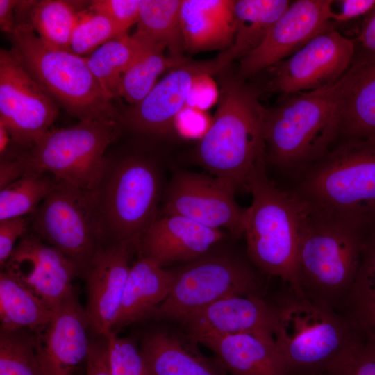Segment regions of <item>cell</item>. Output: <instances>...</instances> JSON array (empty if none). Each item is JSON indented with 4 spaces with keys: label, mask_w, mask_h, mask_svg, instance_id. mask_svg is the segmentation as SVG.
Returning a JSON list of instances; mask_svg holds the SVG:
<instances>
[{
    "label": "cell",
    "mask_w": 375,
    "mask_h": 375,
    "mask_svg": "<svg viewBox=\"0 0 375 375\" xmlns=\"http://www.w3.org/2000/svg\"><path fill=\"white\" fill-rule=\"evenodd\" d=\"M292 177L305 211L375 224V138L343 139Z\"/></svg>",
    "instance_id": "cell-1"
},
{
    "label": "cell",
    "mask_w": 375,
    "mask_h": 375,
    "mask_svg": "<svg viewBox=\"0 0 375 375\" xmlns=\"http://www.w3.org/2000/svg\"><path fill=\"white\" fill-rule=\"evenodd\" d=\"M300 207L297 254L300 293L346 313L370 226L312 214Z\"/></svg>",
    "instance_id": "cell-2"
},
{
    "label": "cell",
    "mask_w": 375,
    "mask_h": 375,
    "mask_svg": "<svg viewBox=\"0 0 375 375\" xmlns=\"http://www.w3.org/2000/svg\"><path fill=\"white\" fill-rule=\"evenodd\" d=\"M267 112L242 79L224 80L214 119L195 150L199 165L235 190L246 189L251 168L266 156Z\"/></svg>",
    "instance_id": "cell-3"
},
{
    "label": "cell",
    "mask_w": 375,
    "mask_h": 375,
    "mask_svg": "<svg viewBox=\"0 0 375 375\" xmlns=\"http://www.w3.org/2000/svg\"><path fill=\"white\" fill-rule=\"evenodd\" d=\"M274 302L278 315L274 338L292 375L331 372L362 334L349 315L290 288Z\"/></svg>",
    "instance_id": "cell-4"
},
{
    "label": "cell",
    "mask_w": 375,
    "mask_h": 375,
    "mask_svg": "<svg viewBox=\"0 0 375 375\" xmlns=\"http://www.w3.org/2000/svg\"><path fill=\"white\" fill-rule=\"evenodd\" d=\"M266 162V156L260 158L247 179L246 190L252 195L244 225L247 256L260 272L280 278L288 288L300 292L297 254L301 207L288 190L270 181Z\"/></svg>",
    "instance_id": "cell-5"
},
{
    "label": "cell",
    "mask_w": 375,
    "mask_h": 375,
    "mask_svg": "<svg viewBox=\"0 0 375 375\" xmlns=\"http://www.w3.org/2000/svg\"><path fill=\"white\" fill-rule=\"evenodd\" d=\"M161 178L156 165L140 156L109 159L89 191L101 244L138 245L157 217Z\"/></svg>",
    "instance_id": "cell-6"
},
{
    "label": "cell",
    "mask_w": 375,
    "mask_h": 375,
    "mask_svg": "<svg viewBox=\"0 0 375 375\" xmlns=\"http://www.w3.org/2000/svg\"><path fill=\"white\" fill-rule=\"evenodd\" d=\"M337 82V81H336ZM288 96L267 112L266 160L293 176L324 156L338 137L337 83Z\"/></svg>",
    "instance_id": "cell-7"
},
{
    "label": "cell",
    "mask_w": 375,
    "mask_h": 375,
    "mask_svg": "<svg viewBox=\"0 0 375 375\" xmlns=\"http://www.w3.org/2000/svg\"><path fill=\"white\" fill-rule=\"evenodd\" d=\"M11 49L45 93L80 121L117 120L112 99L90 71L85 57L46 46L28 22L10 35Z\"/></svg>",
    "instance_id": "cell-8"
},
{
    "label": "cell",
    "mask_w": 375,
    "mask_h": 375,
    "mask_svg": "<svg viewBox=\"0 0 375 375\" xmlns=\"http://www.w3.org/2000/svg\"><path fill=\"white\" fill-rule=\"evenodd\" d=\"M170 271L169 294L149 317L176 323L227 297H263V284L253 267L229 252L208 253Z\"/></svg>",
    "instance_id": "cell-9"
},
{
    "label": "cell",
    "mask_w": 375,
    "mask_h": 375,
    "mask_svg": "<svg viewBox=\"0 0 375 375\" xmlns=\"http://www.w3.org/2000/svg\"><path fill=\"white\" fill-rule=\"evenodd\" d=\"M117 120H84L67 128L50 129L22 156L28 170L51 174L58 180L90 191L106 162L105 152L119 132Z\"/></svg>",
    "instance_id": "cell-10"
},
{
    "label": "cell",
    "mask_w": 375,
    "mask_h": 375,
    "mask_svg": "<svg viewBox=\"0 0 375 375\" xmlns=\"http://www.w3.org/2000/svg\"><path fill=\"white\" fill-rule=\"evenodd\" d=\"M32 232L73 261L84 274L101 245L89 191L59 181L30 215Z\"/></svg>",
    "instance_id": "cell-11"
},
{
    "label": "cell",
    "mask_w": 375,
    "mask_h": 375,
    "mask_svg": "<svg viewBox=\"0 0 375 375\" xmlns=\"http://www.w3.org/2000/svg\"><path fill=\"white\" fill-rule=\"evenodd\" d=\"M58 106L26 70L10 49L0 50V122L15 144L26 151L51 129Z\"/></svg>",
    "instance_id": "cell-12"
},
{
    "label": "cell",
    "mask_w": 375,
    "mask_h": 375,
    "mask_svg": "<svg viewBox=\"0 0 375 375\" xmlns=\"http://www.w3.org/2000/svg\"><path fill=\"white\" fill-rule=\"evenodd\" d=\"M235 191L212 175L178 172L167 190L163 215L183 216L240 237L244 235L247 208L237 203Z\"/></svg>",
    "instance_id": "cell-13"
},
{
    "label": "cell",
    "mask_w": 375,
    "mask_h": 375,
    "mask_svg": "<svg viewBox=\"0 0 375 375\" xmlns=\"http://www.w3.org/2000/svg\"><path fill=\"white\" fill-rule=\"evenodd\" d=\"M354 56V42L331 29L272 66L270 88L285 95L324 88L341 78Z\"/></svg>",
    "instance_id": "cell-14"
},
{
    "label": "cell",
    "mask_w": 375,
    "mask_h": 375,
    "mask_svg": "<svg viewBox=\"0 0 375 375\" xmlns=\"http://www.w3.org/2000/svg\"><path fill=\"white\" fill-rule=\"evenodd\" d=\"M331 0H297L270 27L261 44L240 60L242 79L290 57L319 34L333 29Z\"/></svg>",
    "instance_id": "cell-15"
},
{
    "label": "cell",
    "mask_w": 375,
    "mask_h": 375,
    "mask_svg": "<svg viewBox=\"0 0 375 375\" xmlns=\"http://www.w3.org/2000/svg\"><path fill=\"white\" fill-rule=\"evenodd\" d=\"M3 269L19 279L53 312L74 291L72 281L81 274L73 261L33 232L20 238Z\"/></svg>",
    "instance_id": "cell-16"
},
{
    "label": "cell",
    "mask_w": 375,
    "mask_h": 375,
    "mask_svg": "<svg viewBox=\"0 0 375 375\" xmlns=\"http://www.w3.org/2000/svg\"><path fill=\"white\" fill-rule=\"evenodd\" d=\"M212 60L187 61L173 68L138 104L126 109L118 122L139 133L161 136L169 133L175 119L188 103L196 80L214 74Z\"/></svg>",
    "instance_id": "cell-17"
},
{
    "label": "cell",
    "mask_w": 375,
    "mask_h": 375,
    "mask_svg": "<svg viewBox=\"0 0 375 375\" xmlns=\"http://www.w3.org/2000/svg\"><path fill=\"white\" fill-rule=\"evenodd\" d=\"M278 315L274 302L260 296L230 297L183 317L176 323L192 342L203 336L255 333L274 337Z\"/></svg>",
    "instance_id": "cell-18"
},
{
    "label": "cell",
    "mask_w": 375,
    "mask_h": 375,
    "mask_svg": "<svg viewBox=\"0 0 375 375\" xmlns=\"http://www.w3.org/2000/svg\"><path fill=\"white\" fill-rule=\"evenodd\" d=\"M131 247L126 242L99 245L83 274L88 292L85 313L94 336L112 331L131 268Z\"/></svg>",
    "instance_id": "cell-19"
},
{
    "label": "cell",
    "mask_w": 375,
    "mask_h": 375,
    "mask_svg": "<svg viewBox=\"0 0 375 375\" xmlns=\"http://www.w3.org/2000/svg\"><path fill=\"white\" fill-rule=\"evenodd\" d=\"M85 309L74 291L54 311L37 337V353L44 375H72L87 359L90 340Z\"/></svg>",
    "instance_id": "cell-20"
},
{
    "label": "cell",
    "mask_w": 375,
    "mask_h": 375,
    "mask_svg": "<svg viewBox=\"0 0 375 375\" xmlns=\"http://www.w3.org/2000/svg\"><path fill=\"white\" fill-rule=\"evenodd\" d=\"M224 236L221 230L183 216L167 215L156 217L138 247L141 257L163 268L206 255Z\"/></svg>",
    "instance_id": "cell-21"
},
{
    "label": "cell",
    "mask_w": 375,
    "mask_h": 375,
    "mask_svg": "<svg viewBox=\"0 0 375 375\" xmlns=\"http://www.w3.org/2000/svg\"><path fill=\"white\" fill-rule=\"evenodd\" d=\"M336 83L338 137L375 138V54L366 50L354 56Z\"/></svg>",
    "instance_id": "cell-22"
},
{
    "label": "cell",
    "mask_w": 375,
    "mask_h": 375,
    "mask_svg": "<svg viewBox=\"0 0 375 375\" xmlns=\"http://www.w3.org/2000/svg\"><path fill=\"white\" fill-rule=\"evenodd\" d=\"M196 343L208 348L231 375H292L272 335H208Z\"/></svg>",
    "instance_id": "cell-23"
},
{
    "label": "cell",
    "mask_w": 375,
    "mask_h": 375,
    "mask_svg": "<svg viewBox=\"0 0 375 375\" xmlns=\"http://www.w3.org/2000/svg\"><path fill=\"white\" fill-rule=\"evenodd\" d=\"M185 338L165 329L143 335L140 349L151 375H227L217 358L204 356Z\"/></svg>",
    "instance_id": "cell-24"
},
{
    "label": "cell",
    "mask_w": 375,
    "mask_h": 375,
    "mask_svg": "<svg viewBox=\"0 0 375 375\" xmlns=\"http://www.w3.org/2000/svg\"><path fill=\"white\" fill-rule=\"evenodd\" d=\"M235 1L181 0L185 49L191 52L228 49L235 33Z\"/></svg>",
    "instance_id": "cell-25"
},
{
    "label": "cell",
    "mask_w": 375,
    "mask_h": 375,
    "mask_svg": "<svg viewBox=\"0 0 375 375\" xmlns=\"http://www.w3.org/2000/svg\"><path fill=\"white\" fill-rule=\"evenodd\" d=\"M171 271L143 258L131 266L112 331L149 317L169 294Z\"/></svg>",
    "instance_id": "cell-26"
},
{
    "label": "cell",
    "mask_w": 375,
    "mask_h": 375,
    "mask_svg": "<svg viewBox=\"0 0 375 375\" xmlns=\"http://www.w3.org/2000/svg\"><path fill=\"white\" fill-rule=\"evenodd\" d=\"M290 4L288 0L235 1V36L231 45L212 59L215 74L256 49Z\"/></svg>",
    "instance_id": "cell-27"
},
{
    "label": "cell",
    "mask_w": 375,
    "mask_h": 375,
    "mask_svg": "<svg viewBox=\"0 0 375 375\" xmlns=\"http://www.w3.org/2000/svg\"><path fill=\"white\" fill-rule=\"evenodd\" d=\"M54 312L15 276L6 269L0 273L1 328L42 331Z\"/></svg>",
    "instance_id": "cell-28"
},
{
    "label": "cell",
    "mask_w": 375,
    "mask_h": 375,
    "mask_svg": "<svg viewBox=\"0 0 375 375\" xmlns=\"http://www.w3.org/2000/svg\"><path fill=\"white\" fill-rule=\"evenodd\" d=\"M151 43L135 32L121 34L103 44L86 58L88 67L99 84L112 99L119 97L120 80L124 72Z\"/></svg>",
    "instance_id": "cell-29"
},
{
    "label": "cell",
    "mask_w": 375,
    "mask_h": 375,
    "mask_svg": "<svg viewBox=\"0 0 375 375\" xmlns=\"http://www.w3.org/2000/svg\"><path fill=\"white\" fill-rule=\"evenodd\" d=\"M82 4L83 1H35L28 10L27 22L46 46L71 51V39Z\"/></svg>",
    "instance_id": "cell-30"
},
{
    "label": "cell",
    "mask_w": 375,
    "mask_h": 375,
    "mask_svg": "<svg viewBox=\"0 0 375 375\" xmlns=\"http://www.w3.org/2000/svg\"><path fill=\"white\" fill-rule=\"evenodd\" d=\"M181 0H141L136 32L153 42L163 45L170 57L184 59Z\"/></svg>",
    "instance_id": "cell-31"
},
{
    "label": "cell",
    "mask_w": 375,
    "mask_h": 375,
    "mask_svg": "<svg viewBox=\"0 0 375 375\" xmlns=\"http://www.w3.org/2000/svg\"><path fill=\"white\" fill-rule=\"evenodd\" d=\"M346 313L362 331L375 337V224L369 227L366 234Z\"/></svg>",
    "instance_id": "cell-32"
},
{
    "label": "cell",
    "mask_w": 375,
    "mask_h": 375,
    "mask_svg": "<svg viewBox=\"0 0 375 375\" xmlns=\"http://www.w3.org/2000/svg\"><path fill=\"white\" fill-rule=\"evenodd\" d=\"M166 48L158 43L149 44L122 75L119 97L131 106L138 104L156 84V79L165 69L178 67L187 60L165 56Z\"/></svg>",
    "instance_id": "cell-33"
},
{
    "label": "cell",
    "mask_w": 375,
    "mask_h": 375,
    "mask_svg": "<svg viewBox=\"0 0 375 375\" xmlns=\"http://www.w3.org/2000/svg\"><path fill=\"white\" fill-rule=\"evenodd\" d=\"M58 181L49 172L27 171L0 190V220L31 215Z\"/></svg>",
    "instance_id": "cell-34"
},
{
    "label": "cell",
    "mask_w": 375,
    "mask_h": 375,
    "mask_svg": "<svg viewBox=\"0 0 375 375\" xmlns=\"http://www.w3.org/2000/svg\"><path fill=\"white\" fill-rule=\"evenodd\" d=\"M0 375H44L35 332L0 328Z\"/></svg>",
    "instance_id": "cell-35"
},
{
    "label": "cell",
    "mask_w": 375,
    "mask_h": 375,
    "mask_svg": "<svg viewBox=\"0 0 375 375\" xmlns=\"http://www.w3.org/2000/svg\"><path fill=\"white\" fill-rule=\"evenodd\" d=\"M124 33L108 17L88 8L82 9L72 33L70 49L78 56L90 55L103 44Z\"/></svg>",
    "instance_id": "cell-36"
},
{
    "label": "cell",
    "mask_w": 375,
    "mask_h": 375,
    "mask_svg": "<svg viewBox=\"0 0 375 375\" xmlns=\"http://www.w3.org/2000/svg\"><path fill=\"white\" fill-rule=\"evenodd\" d=\"M112 375H151L141 354L140 345L131 338H122L115 331L106 335Z\"/></svg>",
    "instance_id": "cell-37"
},
{
    "label": "cell",
    "mask_w": 375,
    "mask_h": 375,
    "mask_svg": "<svg viewBox=\"0 0 375 375\" xmlns=\"http://www.w3.org/2000/svg\"><path fill=\"white\" fill-rule=\"evenodd\" d=\"M329 375H375V337L362 331L353 348Z\"/></svg>",
    "instance_id": "cell-38"
},
{
    "label": "cell",
    "mask_w": 375,
    "mask_h": 375,
    "mask_svg": "<svg viewBox=\"0 0 375 375\" xmlns=\"http://www.w3.org/2000/svg\"><path fill=\"white\" fill-rule=\"evenodd\" d=\"M141 0H94L88 8L101 13L114 22L124 32L138 23Z\"/></svg>",
    "instance_id": "cell-39"
},
{
    "label": "cell",
    "mask_w": 375,
    "mask_h": 375,
    "mask_svg": "<svg viewBox=\"0 0 375 375\" xmlns=\"http://www.w3.org/2000/svg\"><path fill=\"white\" fill-rule=\"evenodd\" d=\"M28 221L24 217L0 220V266L3 269L12 253L15 242L28 231Z\"/></svg>",
    "instance_id": "cell-40"
},
{
    "label": "cell",
    "mask_w": 375,
    "mask_h": 375,
    "mask_svg": "<svg viewBox=\"0 0 375 375\" xmlns=\"http://www.w3.org/2000/svg\"><path fill=\"white\" fill-rule=\"evenodd\" d=\"M90 340L86 375H112L109 360V343L106 335L94 336Z\"/></svg>",
    "instance_id": "cell-41"
},
{
    "label": "cell",
    "mask_w": 375,
    "mask_h": 375,
    "mask_svg": "<svg viewBox=\"0 0 375 375\" xmlns=\"http://www.w3.org/2000/svg\"><path fill=\"white\" fill-rule=\"evenodd\" d=\"M338 12H333L331 20L345 22L371 11L375 7V0H342Z\"/></svg>",
    "instance_id": "cell-42"
},
{
    "label": "cell",
    "mask_w": 375,
    "mask_h": 375,
    "mask_svg": "<svg viewBox=\"0 0 375 375\" xmlns=\"http://www.w3.org/2000/svg\"><path fill=\"white\" fill-rule=\"evenodd\" d=\"M208 76H200L194 82L188 100L191 107L204 108L212 103L215 90L214 87L206 81Z\"/></svg>",
    "instance_id": "cell-43"
},
{
    "label": "cell",
    "mask_w": 375,
    "mask_h": 375,
    "mask_svg": "<svg viewBox=\"0 0 375 375\" xmlns=\"http://www.w3.org/2000/svg\"><path fill=\"white\" fill-rule=\"evenodd\" d=\"M26 172L22 156L0 160V190L19 178Z\"/></svg>",
    "instance_id": "cell-44"
},
{
    "label": "cell",
    "mask_w": 375,
    "mask_h": 375,
    "mask_svg": "<svg viewBox=\"0 0 375 375\" xmlns=\"http://www.w3.org/2000/svg\"><path fill=\"white\" fill-rule=\"evenodd\" d=\"M19 1L0 0V28L11 35L17 26L15 9Z\"/></svg>",
    "instance_id": "cell-45"
},
{
    "label": "cell",
    "mask_w": 375,
    "mask_h": 375,
    "mask_svg": "<svg viewBox=\"0 0 375 375\" xmlns=\"http://www.w3.org/2000/svg\"><path fill=\"white\" fill-rule=\"evenodd\" d=\"M359 38L365 49L375 54V11L364 21Z\"/></svg>",
    "instance_id": "cell-46"
},
{
    "label": "cell",
    "mask_w": 375,
    "mask_h": 375,
    "mask_svg": "<svg viewBox=\"0 0 375 375\" xmlns=\"http://www.w3.org/2000/svg\"><path fill=\"white\" fill-rule=\"evenodd\" d=\"M317 375H329L328 373H323V374H317Z\"/></svg>",
    "instance_id": "cell-47"
}]
</instances>
